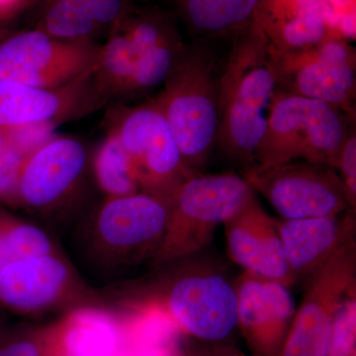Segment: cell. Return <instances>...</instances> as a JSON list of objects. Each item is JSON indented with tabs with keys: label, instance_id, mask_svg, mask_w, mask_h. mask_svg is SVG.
Here are the masks:
<instances>
[{
	"label": "cell",
	"instance_id": "cell-9",
	"mask_svg": "<svg viewBox=\"0 0 356 356\" xmlns=\"http://www.w3.org/2000/svg\"><path fill=\"white\" fill-rule=\"evenodd\" d=\"M242 177L284 220L334 216L350 208L346 187L332 166L305 161L255 163L243 168Z\"/></svg>",
	"mask_w": 356,
	"mask_h": 356
},
{
	"label": "cell",
	"instance_id": "cell-23",
	"mask_svg": "<svg viewBox=\"0 0 356 356\" xmlns=\"http://www.w3.org/2000/svg\"><path fill=\"white\" fill-rule=\"evenodd\" d=\"M93 170L98 186L107 197H121L140 192L130 159L113 128L96 151Z\"/></svg>",
	"mask_w": 356,
	"mask_h": 356
},
{
	"label": "cell",
	"instance_id": "cell-6",
	"mask_svg": "<svg viewBox=\"0 0 356 356\" xmlns=\"http://www.w3.org/2000/svg\"><path fill=\"white\" fill-rule=\"evenodd\" d=\"M255 196L235 173L189 178L172 200L165 238L151 262L154 268L205 252L215 232Z\"/></svg>",
	"mask_w": 356,
	"mask_h": 356
},
{
	"label": "cell",
	"instance_id": "cell-32",
	"mask_svg": "<svg viewBox=\"0 0 356 356\" xmlns=\"http://www.w3.org/2000/svg\"><path fill=\"white\" fill-rule=\"evenodd\" d=\"M20 0H0V15L8 13L14 6H17Z\"/></svg>",
	"mask_w": 356,
	"mask_h": 356
},
{
	"label": "cell",
	"instance_id": "cell-34",
	"mask_svg": "<svg viewBox=\"0 0 356 356\" xmlns=\"http://www.w3.org/2000/svg\"><path fill=\"white\" fill-rule=\"evenodd\" d=\"M4 144V132L1 128H0V154H1L2 147H3Z\"/></svg>",
	"mask_w": 356,
	"mask_h": 356
},
{
	"label": "cell",
	"instance_id": "cell-4",
	"mask_svg": "<svg viewBox=\"0 0 356 356\" xmlns=\"http://www.w3.org/2000/svg\"><path fill=\"white\" fill-rule=\"evenodd\" d=\"M355 115L334 105L276 89L255 163L305 161L336 168Z\"/></svg>",
	"mask_w": 356,
	"mask_h": 356
},
{
	"label": "cell",
	"instance_id": "cell-19",
	"mask_svg": "<svg viewBox=\"0 0 356 356\" xmlns=\"http://www.w3.org/2000/svg\"><path fill=\"white\" fill-rule=\"evenodd\" d=\"M67 356H120L123 323L120 313L97 305L79 307L54 322Z\"/></svg>",
	"mask_w": 356,
	"mask_h": 356
},
{
	"label": "cell",
	"instance_id": "cell-26",
	"mask_svg": "<svg viewBox=\"0 0 356 356\" xmlns=\"http://www.w3.org/2000/svg\"><path fill=\"white\" fill-rule=\"evenodd\" d=\"M46 325L7 324L0 332V356H43Z\"/></svg>",
	"mask_w": 356,
	"mask_h": 356
},
{
	"label": "cell",
	"instance_id": "cell-29",
	"mask_svg": "<svg viewBox=\"0 0 356 356\" xmlns=\"http://www.w3.org/2000/svg\"><path fill=\"white\" fill-rule=\"evenodd\" d=\"M184 348L188 356H248L225 341H202L189 339L184 341Z\"/></svg>",
	"mask_w": 356,
	"mask_h": 356
},
{
	"label": "cell",
	"instance_id": "cell-30",
	"mask_svg": "<svg viewBox=\"0 0 356 356\" xmlns=\"http://www.w3.org/2000/svg\"><path fill=\"white\" fill-rule=\"evenodd\" d=\"M120 356H188L180 337L168 343L154 346H131L122 350Z\"/></svg>",
	"mask_w": 356,
	"mask_h": 356
},
{
	"label": "cell",
	"instance_id": "cell-25",
	"mask_svg": "<svg viewBox=\"0 0 356 356\" xmlns=\"http://www.w3.org/2000/svg\"><path fill=\"white\" fill-rule=\"evenodd\" d=\"M327 356H356V287L337 309Z\"/></svg>",
	"mask_w": 356,
	"mask_h": 356
},
{
	"label": "cell",
	"instance_id": "cell-7",
	"mask_svg": "<svg viewBox=\"0 0 356 356\" xmlns=\"http://www.w3.org/2000/svg\"><path fill=\"white\" fill-rule=\"evenodd\" d=\"M113 129L140 192L172 201L186 180L200 173L185 163L156 98L124 110Z\"/></svg>",
	"mask_w": 356,
	"mask_h": 356
},
{
	"label": "cell",
	"instance_id": "cell-10",
	"mask_svg": "<svg viewBox=\"0 0 356 356\" xmlns=\"http://www.w3.org/2000/svg\"><path fill=\"white\" fill-rule=\"evenodd\" d=\"M273 51L278 90L355 115L356 51L348 41L330 38L299 50Z\"/></svg>",
	"mask_w": 356,
	"mask_h": 356
},
{
	"label": "cell",
	"instance_id": "cell-5",
	"mask_svg": "<svg viewBox=\"0 0 356 356\" xmlns=\"http://www.w3.org/2000/svg\"><path fill=\"white\" fill-rule=\"evenodd\" d=\"M170 208L172 201L145 192L107 197L86 222V257L108 273L153 261L165 238Z\"/></svg>",
	"mask_w": 356,
	"mask_h": 356
},
{
	"label": "cell",
	"instance_id": "cell-12",
	"mask_svg": "<svg viewBox=\"0 0 356 356\" xmlns=\"http://www.w3.org/2000/svg\"><path fill=\"white\" fill-rule=\"evenodd\" d=\"M99 48L60 41L40 29L18 33L0 41V81L60 88L92 69Z\"/></svg>",
	"mask_w": 356,
	"mask_h": 356
},
{
	"label": "cell",
	"instance_id": "cell-16",
	"mask_svg": "<svg viewBox=\"0 0 356 356\" xmlns=\"http://www.w3.org/2000/svg\"><path fill=\"white\" fill-rule=\"evenodd\" d=\"M228 254L245 270L292 287L296 284L288 266L275 218L257 201H248L224 222Z\"/></svg>",
	"mask_w": 356,
	"mask_h": 356
},
{
	"label": "cell",
	"instance_id": "cell-2",
	"mask_svg": "<svg viewBox=\"0 0 356 356\" xmlns=\"http://www.w3.org/2000/svg\"><path fill=\"white\" fill-rule=\"evenodd\" d=\"M277 89L275 58L252 22L233 40L219 81L217 146L243 168L255 165V152L266 132L269 108Z\"/></svg>",
	"mask_w": 356,
	"mask_h": 356
},
{
	"label": "cell",
	"instance_id": "cell-8",
	"mask_svg": "<svg viewBox=\"0 0 356 356\" xmlns=\"http://www.w3.org/2000/svg\"><path fill=\"white\" fill-rule=\"evenodd\" d=\"M89 289L62 252L19 259L0 271V309L36 318L97 305Z\"/></svg>",
	"mask_w": 356,
	"mask_h": 356
},
{
	"label": "cell",
	"instance_id": "cell-27",
	"mask_svg": "<svg viewBox=\"0 0 356 356\" xmlns=\"http://www.w3.org/2000/svg\"><path fill=\"white\" fill-rule=\"evenodd\" d=\"M325 22L332 38L355 37V0H322Z\"/></svg>",
	"mask_w": 356,
	"mask_h": 356
},
{
	"label": "cell",
	"instance_id": "cell-24",
	"mask_svg": "<svg viewBox=\"0 0 356 356\" xmlns=\"http://www.w3.org/2000/svg\"><path fill=\"white\" fill-rule=\"evenodd\" d=\"M65 14L74 21L88 41L116 29L129 13L127 0H58ZM110 32V33H111Z\"/></svg>",
	"mask_w": 356,
	"mask_h": 356
},
{
	"label": "cell",
	"instance_id": "cell-17",
	"mask_svg": "<svg viewBox=\"0 0 356 356\" xmlns=\"http://www.w3.org/2000/svg\"><path fill=\"white\" fill-rule=\"evenodd\" d=\"M288 266L295 282H306L344 243L355 238L356 211L334 216L276 219Z\"/></svg>",
	"mask_w": 356,
	"mask_h": 356
},
{
	"label": "cell",
	"instance_id": "cell-33",
	"mask_svg": "<svg viewBox=\"0 0 356 356\" xmlns=\"http://www.w3.org/2000/svg\"><path fill=\"white\" fill-rule=\"evenodd\" d=\"M9 314H7L6 311L0 309V332L3 329L7 324H8Z\"/></svg>",
	"mask_w": 356,
	"mask_h": 356
},
{
	"label": "cell",
	"instance_id": "cell-22",
	"mask_svg": "<svg viewBox=\"0 0 356 356\" xmlns=\"http://www.w3.org/2000/svg\"><path fill=\"white\" fill-rule=\"evenodd\" d=\"M56 252L60 248L43 228L0 207V271L19 259Z\"/></svg>",
	"mask_w": 356,
	"mask_h": 356
},
{
	"label": "cell",
	"instance_id": "cell-15",
	"mask_svg": "<svg viewBox=\"0 0 356 356\" xmlns=\"http://www.w3.org/2000/svg\"><path fill=\"white\" fill-rule=\"evenodd\" d=\"M91 70L60 88H35L0 81V128L35 124L57 126L97 109L105 100L96 88Z\"/></svg>",
	"mask_w": 356,
	"mask_h": 356
},
{
	"label": "cell",
	"instance_id": "cell-18",
	"mask_svg": "<svg viewBox=\"0 0 356 356\" xmlns=\"http://www.w3.org/2000/svg\"><path fill=\"white\" fill-rule=\"evenodd\" d=\"M252 23L276 53L299 50L332 38L322 0H259Z\"/></svg>",
	"mask_w": 356,
	"mask_h": 356
},
{
	"label": "cell",
	"instance_id": "cell-13",
	"mask_svg": "<svg viewBox=\"0 0 356 356\" xmlns=\"http://www.w3.org/2000/svg\"><path fill=\"white\" fill-rule=\"evenodd\" d=\"M236 327L255 356H280L296 313L290 288L243 270L234 281Z\"/></svg>",
	"mask_w": 356,
	"mask_h": 356
},
{
	"label": "cell",
	"instance_id": "cell-20",
	"mask_svg": "<svg viewBox=\"0 0 356 356\" xmlns=\"http://www.w3.org/2000/svg\"><path fill=\"white\" fill-rule=\"evenodd\" d=\"M189 32L201 38L232 39L252 24L259 0H175Z\"/></svg>",
	"mask_w": 356,
	"mask_h": 356
},
{
	"label": "cell",
	"instance_id": "cell-28",
	"mask_svg": "<svg viewBox=\"0 0 356 356\" xmlns=\"http://www.w3.org/2000/svg\"><path fill=\"white\" fill-rule=\"evenodd\" d=\"M337 172L348 192L350 208L356 211V131L353 124L346 137L337 163Z\"/></svg>",
	"mask_w": 356,
	"mask_h": 356
},
{
	"label": "cell",
	"instance_id": "cell-31",
	"mask_svg": "<svg viewBox=\"0 0 356 356\" xmlns=\"http://www.w3.org/2000/svg\"><path fill=\"white\" fill-rule=\"evenodd\" d=\"M43 356H67L56 332L55 324L51 323L46 325V339Z\"/></svg>",
	"mask_w": 356,
	"mask_h": 356
},
{
	"label": "cell",
	"instance_id": "cell-11",
	"mask_svg": "<svg viewBox=\"0 0 356 356\" xmlns=\"http://www.w3.org/2000/svg\"><path fill=\"white\" fill-rule=\"evenodd\" d=\"M356 287V240L332 255L307 283L280 356H327L332 323L341 302Z\"/></svg>",
	"mask_w": 356,
	"mask_h": 356
},
{
	"label": "cell",
	"instance_id": "cell-14",
	"mask_svg": "<svg viewBox=\"0 0 356 356\" xmlns=\"http://www.w3.org/2000/svg\"><path fill=\"white\" fill-rule=\"evenodd\" d=\"M86 165L83 143L54 136L26 161L13 204L39 213L58 209L81 182Z\"/></svg>",
	"mask_w": 356,
	"mask_h": 356
},
{
	"label": "cell",
	"instance_id": "cell-1",
	"mask_svg": "<svg viewBox=\"0 0 356 356\" xmlns=\"http://www.w3.org/2000/svg\"><path fill=\"white\" fill-rule=\"evenodd\" d=\"M203 252L156 267L131 285L124 309L159 314L188 339L226 341L236 329L234 281Z\"/></svg>",
	"mask_w": 356,
	"mask_h": 356
},
{
	"label": "cell",
	"instance_id": "cell-21",
	"mask_svg": "<svg viewBox=\"0 0 356 356\" xmlns=\"http://www.w3.org/2000/svg\"><path fill=\"white\" fill-rule=\"evenodd\" d=\"M56 126L35 124L2 129L4 144L0 154V200L13 204L18 179L27 159L55 136Z\"/></svg>",
	"mask_w": 356,
	"mask_h": 356
},
{
	"label": "cell",
	"instance_id": "cell-3",
	"mask_svg": "<svg viewBox=\"0 0 356 356\" xmlns=\"http://www.w3.org/2000/svg\"><path fill=\"white\" fill-rule=\"evenodd\" d=\"M220 76L207 46L184 44L156 97L185 163L196 172L217 146Z\"/></svg>",
	"mask_w": 356,
	"mask_h": 356
}]
</instances>
